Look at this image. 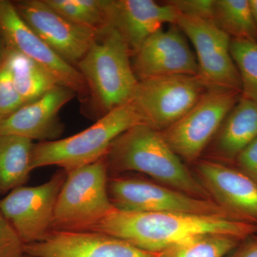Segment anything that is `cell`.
<instances>
[{
  "label": "cell",
  "instance_id": "obj_1",
  "mask_svg": "<svg viewBox=\"0 0 257 257\" xmlns=\"http://www.w3.org/2000/svg\"><path fill=\"white\" fill-rule=\"evenodd\" d=\"M92 231L116 236L145 251L159 253L202 235H226L243 241L257 234V225L227 216L115 209Z\"/></svg>",
  "mask_w": 257,
  "mask_h": 257
},
{
  "label": "cell",
  "instance_id": "obj_2",
  "mask_svg": "<svg viewBox=\"0 0 257 257\" xmlns=\"http://www.w3.org/2000/svg\"><path fill=\"white\" fill-rule=\"evenodd\" d=\"M106 160L109 175L138 172L193 197L210 199L199 179L166 142L162 132L150 125H138L120 135L111 144Z\"/></svg>",
  "mask_w": 257,
  "mask_h": 257
},
{
  "label": "cell",
  "instance_id": "obj_3",
  "mask_svg": "<svg viewBox=\"0 0 257 257\" xmlns=\"http://www.w3.org/2000/svg\"><path fill=\"white\" fill-rule=\"evenodd\" d=\"M140 124L148 123L133 101L118 106L76 135L34 144L32 170L56 166L69 172L92 164L106 156L111 144L120 135Z\"/></svg>",
  "mask_w": 257,
  "mask_h": 257
},
{
  "label": "cell",
  "instance_id": "obj_4",
  "mask_svg": "<svg viewBox=\"0 0 257 257\" xmlns=\"http://www.w3.org/2000/svg\"><path fill=\"white\" fill-rule=\"evenodd\" d=\"M131 51L111 27L98 30L77 69L96 104L105 113L133 100L139 80L130 61Z\"/></svg>",
  "mask_w": 257,
  "mask_h": 257
},
{
  "label": "cell",
  "instance_id": "obj_5",
  "mask_svg": "<svg viewBox=\"0 0 257 257\" xmlns=\"http://www.w3.org/2000/svg\"><path fill=\"white\" fill-rule=\"evenodd\" d=\"M106 156L67 172L56 203L52 231H92L114 211Z\"/></svg>",
  "mask_w": 257,
  "mask_h": 257
},
{
  "label": "cell",
  "instance_id": "obj_6",
  "mask_svg": "<svg viewBox=\"0 0 257 257\" xmlns=\"http://www.w3.org/2000/svg\"><path fill=\"white\" fill-rule=\"evenodd\" d=\"M108 193L113 205L120 211L187 213L234 218L212 199L193 197L138 177L109 176Z\"/></svg>",
  "mask_w": 257,
  "mask_h": 257
},
{
  "label": "cell",
  "instance_id": "obj_7",
  "mask_svg": "<svg viewBox=\"0 0 257 257\" xmlns=\"http://www.w3.org/2000/svg\"><path fill=\"white\" fill-rule=\"evenodd\" d=\"M239 91L209 89L192 109L162 132L180 158L194 162L239 100Z\"/></svg>",
  "mask_w": 257,
  "mask_h": 257
},
{
  "label": "cell",
  "instance_id": "obj_8",
  "mask_svg": "<svg viewBox=\"0 0 257 257\" xmlns=\"http://www.w3.org/2000/svg\"><path fill=\"white\" fill-rule=\"evenodd\" d=\"M208 89L198 76H162L139 81L132 101L150 126L162 132L190 110Z\"/></svg>",
  "mask_w": 257,
  "mask_h": 257
},
{
  "label": "cell",
  "instance_id": "obj_9",
  "mask_svg": "<svg viewBox=\"0 0 257 257\" xmlns=\"http://www.w3.org/2000/svg\"><path fill=\"white\" fill-rule=\"evenodd\" d=\"M67 172L57 171L45 183L18 187L0 199V211L24 245L38 242L52 231L57 197Z\"/></svg>",
  "mask_w": 257,
  "mask_h": 257
},
{
  "label": "cell",
  "instance_id": "obj_10",
  "mask_svg": "<svg viewBox=\"0 0 257 257\" xmlns=\"http://www.w3.org/2000/svg\"><path fill=\"white\" fill-rule=\"evenodd\" d=\"M177 25L196 52L198 77L208 89L241 92V79L231 52L229 35L214 20L179 15Z\"/></svg>",
  "mask_w": 257,
  "mask_h": 257
},
{
  "label": "cell",
  "instance_id": "obj_11",
  "mask_svg": "<svg viewBox=\"0 0 257 257\" xmlns=\"http://www.w3.org/2000/svg\"><path fill=\"white\" fill-rule=\"evenodd\" d=\"M0 35L7 48L36 62L53 77L58 85L82 96L89 94L87 82L78 69L52 50L25 23L9 0H0Z\"/></svg>",
  "mask_w": 257,
  "mask_h": 257
},
{
  "label": "cell",
  "instance_id": "obj_12",
  "mask_svg": "<svg viewBox=\"0 0 257 257\" xmlns=\"http://www.w3.org/2000/svg\"><path fill=\"white\" fill-rule=\"evenodd\" d=\"M25 23L71 65L77 64L94 41L96 30L71 23L44 0L12 1Z\"/></svg>",
  "mask_w": 257,
  "mask_h": 257
},
{
  "label": "cell",
  "instance_id": "obj_13",
  "mask_svg": "<svg viewBox=\"0 0 257 257\" xmlns=\"http://www.w3.org/2000/svg\"><path fill=\"white\" fill-rule=\"evenodd\" d=\"M177 25L160 29L134 53L132 63L139 81L162 76L198 75L196 56Z\"/></svg>",
  "mask_w": 257,
  "mask_h": 257
},
{
  "label": "cell",
  "instance_id": "obj_14",
  "mask_svg": "<svg viewBox=\"0 0 257 257\" xmlns=\"http://www.w3.org/2000/svg\"><path fill=\"white\" fill-rule=\"evenodd\" d=\"M31 257H157L116 236L96 231H51L45 239L24 246Z\"/></svg>",
  "mask_w": 257,
  "mask_h": 257
},
{
  "label": "cell",
  "instance_id": "obj_15",
  "mask_svg": "<svg viewBox=\"0 0 257 257\" xmlns=\"http://www.w3.org/2000/svg\"><path fill=\"white\" fill-rule=\"evenodd\" d=\"M199 182L213 201L239 220L257 225V184L237 167L200 161Z\"/></svg>",
  "mask_w": 257,
  "mask_h": 257
},
{
  "label": "cell",
  "instance_id": "obj_16",
  "mask_svg": "<svg viewBox=\"0 0 257 257\" xmlns=\"http://www.w3.org/2000/svg\"><path fill=\"white\" fill-rule=\"evenodd\" d=\"M106 26L115 29L132 54L165 24L175 25L178 13L172 5L152 0H101Z\"/></svg>",
  "mask_w": 257,
  "mask_h": 257
},
{
  "label": "cell",
  "instance_id": "obj_17",
  "mask_svg": "<svg viewBox=\"0 0 257 257\" xmlns=\"http://www.w3.org/2000/svg\"><path fill=\"white\" fill-rule=\"evenodd\" d=\"M76 95L68 88L56 86L40 99L25 104L2 121L0 134L38 140L39 143L59 140L64 130L59 113Z\"/></svg>",
  "mask_w": 257,
  "mask_h": 257
},
{
  "label": "cell",
  "instance_id": "obj_18",
  "mask_svg": "<svg viewBox=\"0 0 257 257\" xmlns=\"http://www.w3.org/2000/svg\"><path fill=\"white\" fill-rule=\"evenodd\" d=\"M257 138V104L239 98L219 128L216 149L223 159L235 161Z\"/></svg>",
  "mask_w": 257,
  "mask_h": 257
},
{
  "label": "cell",
  "instance_id": "obj_19",
  "mask_svg": "<svg viewBox=\"0 0 257 257\" xmlns=\"http://www.w3.org/2000/svg\"><path fill=\"white\" fill-rule=\"evenodd\" d=\"M34 144L29 139L0 134V196L28 182Z\"/></svg>",
  "mask_w": 257,
  "mask_h": 257
},
{
  "label": "cell",
  "instance_id": "obj_20",
  "mask_svg": "<svg viewBox=\"0 0 257 257\" xmlns=\"http://www.w3.org/2000/svg\"><path fill=\"white\" fill-rule=\"evenodd\" d=\"M5 62L17 91L26 104L40 99L58 85L45 69L19 52L7 48Z\"/></svg>",
  "mask_w": 257,
  "mask_h": 257
},
{
  "label": "cell",
  "instance_id": "obj_21",
  "mask_svg": "<svg viewBox=\"0 0 257 257\" xmlns=\"http://www.w3.org/2000/svg\"><path fill=\"white\" fill-rule=\"evenodd\" d=\"M213 20L233 39L257 41V28L249 0H215Z\"/></svg>",
  "mask_w": 257,
  "mask_h": 257
},
{
  "label": "cell",
  "instance_id": "obj_22",
  "mask_svg": "<svg viewBox=\"0 0 257 257\" xmlns=\"http://www.w3.org/2000/svg\"><path fill=\"white\" fill-rule=\"evenodd\" d=\"M241 241L226 235H202L166 248L157 257H226Z\"/></svg>",
  "mask_w": 257,
  "mask_h": 257
},
{
  "label": "cell",
  "instance_id": "obj_23",
  "mask_svg": "<svg viewBox=\"0 0 257 257\" xmlns=\"http://www.w3.org/2000/svg\"><path fill=\"white\" fill-rule=\"evenodd\" d=\"M230 52L241 79V96L257 104V41L231 39Z\"/></svg>",
  "mask_w": 257,
  "mask_h": 257
},
{
  "label": "cell",
  "instance_id": "obj_24",
  "mask_svg": "<svg viewBox=\"0 0 257 257\" xmlns=\"http://www.w3.org/2000/svg\"><path fill=\"white\" fill-rule=\"evenodd\" d=\"M71 23L97 30L105 27L101 0H44Z\"/></svg>",
  "mask_w": 257,
  "mask_h": 257
},
{
  "label": "cell",
  "instance_id": "obj_25",
  "mask_svg": "<svg viewBox=\"0 0 257 257\" xmlns=\"http://www.w3.org/2000/svg\"><path fill=\"white\" fill-rule=\"evenodd\" d=\"M26 104L17 91L5 60L0 65V122Z\"/></svg>",
  "mask_w": 257,
  "mask_h": 257
},
{
  "label": "cell",
  "instance_id": "obj_26",
  "mask_svg": "<svg viewBox=\"0 0 257 257\" xmlns=\"http://www.w3.org/2000/svg\"><path fill=\"white\" fill-rule=\"evenodd\" d=\"M179 15L213 20L215 0H172L168 2Z\"/></svg>",
  "mask_w": 257,
  "mask_h": 257
},
{
  "label": "cell",
  "instance_id": "obj_27",
  "mask_svg": "<svg viewBox=\"0 0 257 257\" xmlns=\"http://www.w3.org/2000/svg\"><path fill=\"white\" fill-rule=\"evenodd\" d=\"M24 243L0 211V257H20Z\"/></svg>",
  "mask_w": 257,
  "mask_h": 257
},
{
  "label": "cell",
  "instance_id": "obj_28",
  "mask_svg": "<svg viewBox=\"0 0 257 257\" xmlns=\"http://www.w3.org/2000/svg\"><path fill=\"white\" fill-rule=\"evenodd\" d=\"M235 162L237 168L257 184V138L238 155Z\"/></svg>",
  "mask_w": 257,
  "mask_h": 257
},
{
  "label": "cell",
  "instance_id": "obj_29",
  "mask_svg": "<svg viewBox=\"0 0 257 257\" xmlns=\"http://www.w3.org/2000/svg\"><path fill=\"white\" fill-rule=\"evenodd\" d=\"M226 257H257V235L243 240L234 250Z\"/></svg>",
  "mask_w": 257,
  "mask_h": 257
},
{
  "label": "cell",
  "instance_id": "obj_30",
  "mask_svg": "<svg viewBox=\"0 0 257 257\" xmlns=\"http://www.w3.org/2000/svg\"><path fill=\"white\" fill-rule=\"evenodd\" d=\"M7 47L5 45L3 37L0 35V65L3 64L5 60V54H6Z\"/></svg>",
  "mask_w": 257,
  "mask_h": 257
},
{
  "label": "cell",
  "instance_id": "obj_31",
  "mask_svg": "<svg viewBox=\"0 0 257 257\" xmlns=\"http://www.w3.org/2000/svg\"><path fill=\"white\" fill-rule=\"evenodd\" d=\"M251 10H252L253 18L257 28V0H249Z\"/></svg>",
  "mask_w": 257,
  "mask_h": 257
},
{
  "label": "cell",
  "instance_id": "obj_32",
  "mask_svg": "<svg viewBox=\"0 0 257 257\" xmlns=\"http://www.w3.org/2000/svg\"><path fill=\"white\" fill-rule=\"evenodd\" d=\"M20 257H31V256H29V255L26 254V253H24V254L22 255V256H20Z\"/></svg>",
  "mask_w": 257,
  "mask_h": 257
}]
</instances>
